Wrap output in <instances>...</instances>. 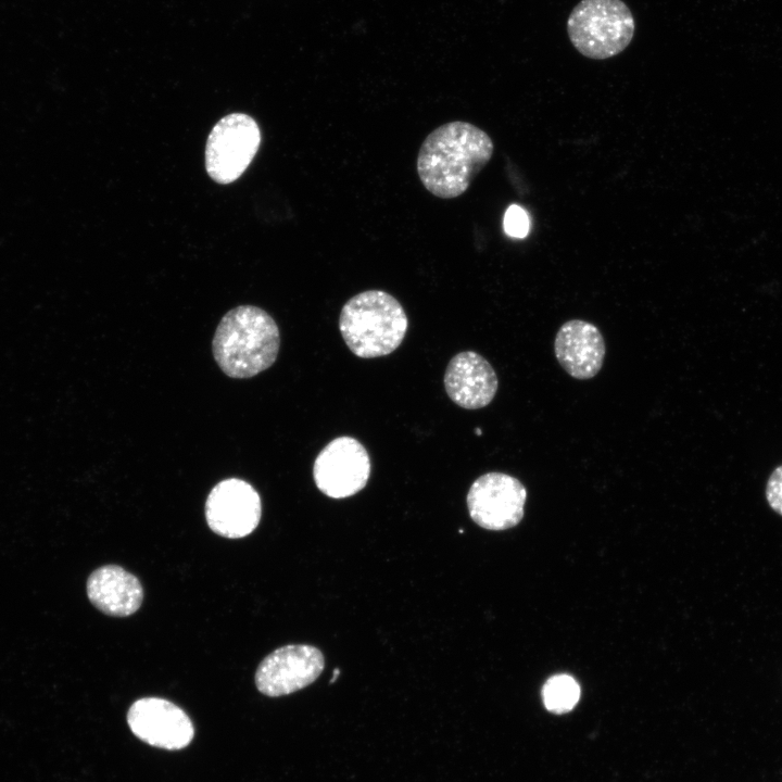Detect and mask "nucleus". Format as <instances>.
Returning <instances> with one entry per match:
<instances>
[{
	"label": "nucleus",
	"mask_w": 782,
	"mask_h": 782,
	"mask_svg": "<svg viewBox=\"0 0 782 782\" xmlns=\"http://www.w3.org/2000/svg\"><path fill=\"white\" fill-rule=\"evenodd\" d=\"M526 499V488L517 478L492 471L472 482L467 494V507L478 526L499 531L519 524Z\"/></svg>",
	"instance_id": "6"
},
{
	"label": "nucleus",
	"mask_w": 782,
	"mask_h": 782,
	"mask_svg": "<svg viewBox=\"0 0 782 782\" xmlns=\"http://www.w3.org/2000/svg\"><path fill=\"white\" fill-rule=\"evenodd\" d=\"M261 143L257 123L243 113H231L212 128L205 148V168L219 184L237 180L248 168Z\"/></svg>",
	"instance_id": "5"
},
{
	"label": "nucleus",
	"mask_w": 782,
	"mask_h": 782,
	"mask_svg": "<svg viewBox=\"0 0 782 782\" xmlns=\"http://www.w3.org/2000/svg\"><path fill=\"white\" fill-rule=\"evenodd\" d=\"M325 667L320 649L307 644L281 646L267 655L255 672V684L264 695H288L313 683Z\"/></svg>",
	"instance_id": "8"
},
{
	"label": "nucleus",
	"mask_w": 782,
	"mask_h": 782,
	"mask_svg": "<svg viewBox=\"0 0 782 782\" xmlns=\"http://www.w3.org/2000/svg\"><path fill=\"white\" fill-rule=\"evenodd\" d=\"M504 230L514 238H525L530 230V219L527 212L516 205H510L504 215Z\"/></svg>",
	"instance_id": "15"
},
{
	"label": "nucleus",
	"mask_w": 782,
	"mask_h": 782,
	"mask_svg": "<svg viewBox=\"0 0 782 782\" xmlns=\"http://www.w3.org/2000/svg\"><path fill=\"white\" fill-rule=\"evenodd\" d=\"M408 327L403 306L390 293L366 290L343 305L339 329L350 351L362 358L392 353L402 343Z\"/></svg>",
	"instance_id": "3"
},
{
	"label": "nucleus",
	"mask_w": 782,
	"mask_h": 782,
	"mask_svg": "<svg viewBox=\"0 0 782 782\" xmlns=\"http://www.w3.org/2000/svg\"><path fill=\"white\" fill-rule=\"evenodd\" d=\"M766 499L769 506L782 516V465L775 467L767 480Z\"/></svg>",
	"instance_id": "16"
},
{
	"label": "nucleus",
	"mask_w": 782,
	"mask_h": 782,
	"mask_svg": "<svg viewBox=\"0 0 782 782\" xmlns=\"http://www.w3.org/2000/svg\"><path fill=\"white\" fill-rule=\"evenodd\" d=\"M444 388L449 398L465 409L482 408L494 399L499 381L491 364L474 351L454 355L445 369Z\"/></svg>",
	"instance_id": "11"
},
{
	"label": "nucleus",
	"mask_w": 782,
	"mask_h": 782,
	"mask_svg": "<svg viewBox=\"0 0 782 782\" xmlns=\"http://www.w3.org/2000/svg\"><path fill=\"white\" fill-rule=\"evenodd\" d=\"M542 698L547 710L563 714L571 710L580 698V686L569 674L560 673L546 680Z\"/></svg>",
	"instance_id": "14"
},
{
	"label": "nucleus",
	"mask_w": 782,
	"mask_h": 782,
	"mask_svg": "<svg viewBox=\"0 0 782 782\" xmlns=\"http://www.w3.org/2000/svg\"><path fill=\"white\" fill-rule=\"evenodd\" d=\"M87 594L96 608L114 617L133 615L143 600L139 579L117 565L96 569L87 580Z\"/></svg>",
	"instance_id": "13"
},
{
	"label": "nucleus",
	"mask_w": 782,
	"mask_h": 782,
	"mask_svg": "<svg viewBox=\"0 0 782 782\" xmlns=\"http://www.w3.org/2000/svg\"><path fill=\"white\" fill-rule=\"evenodd\" d=\"M261 497L247 481L229 478L218 482L205 502V518L213 532L229 539L249 535L258 526Z\"/></svg>",
	"instance_id": "9"
},
{
	"label": "nucleus",
	"mask_w": 782,
	"mask_h": 782,
	"mask_svg": "<svg viewBox=\"0 0 782 782\" xmlns=\"http://www.w3.org/2000/svg\"><path fill=\"white\" fill-rule=\"evenodd\" d=\"M127 722L131 732L143 742L171 751L186 747L194 734L188 715L172 702L159 697L136 701L128 710Z\"/></svg>",
	"instance_id": "10"
},
{
	"label": "nucleus",
	"mask_w": 782,
	"mask_h": 782,
	"mask_svg": "<svg viewBox=\"0 0 782 782\" xmlns=\"http://www.w3.org/2000/svg\"><path fill=\"white\" fill-rule=\"evenodd\" d=\"M370 476V458L356 439L342 436L330 441L313 466L316 487L331 499H345L363 490Z\"/></svg>",
	"instance_id": "7"
},
{
	"label": "nucleus",
	"mask_w": 782,
	"mask_h": 782,
	"mask_svg": "<svg viewBox=\"0 0 782 782\" xmlns=\"http://www.w3.org/2000/svg\"><path fill=\"white\" fill-rule=\"evenodd\" d=\"M634 31V16L622 0H580L567 20L570 42L592 60L620 54L631 43Z\"/></svg>",
	"instance_id": "4"
},
{
	"label": "nucleus",
	"mask_w": 782,
	"mask_h": 782,
	"mask_svg": "<svg viewBox=\"0 0 782 782\" xmlns=\"http://www.w3.org/2000/svg\"><path fill=\"white\" fill-rule=\"evenodd\" d=\"M491 137L476 125L453 121L433 129L422 141L416 160L422 186L441 199L462 195L489 163Z\"/></svg>",
	"instance_id": "1"
},
{
	"label": "nucleus",
	"mask_w": 782,
	"mask_h": 782,
	"mask_svg": "<svg viewBox=\"0 0 782 782\" xmlns=\"http://www.w3.org/2000/svg\"><path fill=\"white\" fill-rule=\"evenodd\" d=\"M280 345L279 329L274 318L253 305L228 311L215 330L212 349L214 358L228 377H253L269 368Z\"/></svg>",
	"instance_id": "2"
},
{
	"label": "nucleus",
	"mask_w": 782,
	"mask_h": 782,
	"mask_svg": "<svg viewBox=\"0 0 782 782\" xmlns=\"http://www.w3.org/2000/svg\"><path fill=\"white\" fill-rule=\"evenodd\" d=\"M555 356L572 378L591 379L601 370L606 345L600 329L592 323L571 319L564 323L554 340Z\"/></svg>",
	"instance_id": "12"
}]
</instances>
